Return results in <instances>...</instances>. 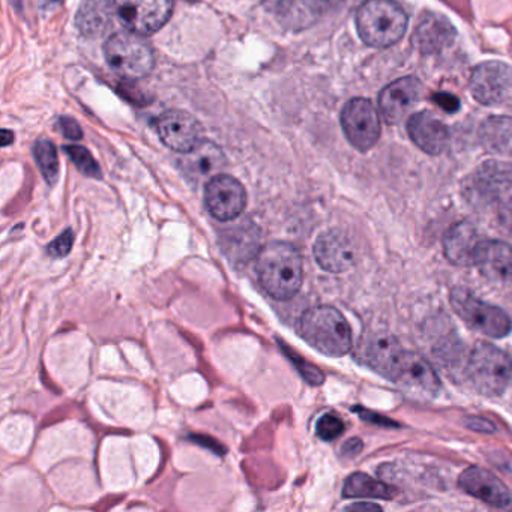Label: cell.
<instances>
[{
  "label": "cell",
  "mask_w": 512,
  "mask_h": 512,
  "mask_svg": "<svg viewBox=\"0 0 512 512\" xmlns=\"http://www.w3.org/2000/svg\"><path fill=\"white\" fill-rule=\"evenodd\" d=\"M272 5L286 25L296 28L313 25L331 7L328 0H274Z\"/></svg>",
  "instance_id": "obj_24"
},
{
  "label": "cell",
  "mask_w": 512,
  "mask_h": 512,
  "mask_svg": "<svg viewBox=\"0 0 512 512\" xmlns=\"http://www.w3.org/2000/svg\"><path fill=\"white\" fill-rule=\"evenodd\" d=\"M113 5L122 25L139 35L160 31L173 13V0H113Z\"/></svg>",
  "instance_id": "obj_7"
},
{
  "label": "cell",
  "mask_w": 512,
  "mask_h": 512,
  "mask_svg": "<svg viewBox=\"0 0 512 512\" xmlns=\"http://www.w3.org/2000/svg\"><path fill=\"white\" fill-rule=\"evenodd\" d=\"M482 277L494 283L512 278V247L497 239H481L476 248L475 265Z\"/></svg>",
  "instance_id": "obj_18"
},
{
  "label": "cell",
  "mask_w": 512,
  "mask_h": 512,
  "mask_svg": "<svg viewBox=\"0 0 512 512\" xmlns=\"http://www.w3.org/2000/svg\"><path fill=\"white\" fill-rule=\"evenodd\" d=\"M460 487L470 496L496 506V508H511L512 497L502 481L488 470L481 467H469L458 479Z\"/></svg>",
  "instance_id": "obj_16"
},
{
  "label": "cell",
  "mask_w": 512,
  "mask_h": 512,
  "mask_svg": "<svg viewBox=\"0 0 512 512\" xmlns=\"http://www.w3.org/2000/svg\"><path fill=\"white\" fill-rule=\"evenodd\" d=\"M74 244V232L71 229L65 230L64 233L58 236L52 244L47 247L50 256L52 257H65L70 254L71 248Z\"/></svg>",
  "instance_id": "obj_31"
},
{
  "label": "cell",
  "mask_w": 512,
  "mask_h": 512,
  "mask_svg": "<svg viewBox=\"0 0 512 512\" xmlns=\"http://www.w3.org/2000/svg\"><path fill=\"white\" fill-rule=\"evenodd\" d=\"M343 0H328V4L331 5V7H334V5L341 4Z\"/></svg>",
  "instance_id": "obj_37"
},
{
  "label": "cell",
  "mask_w": 512,
  "mask_h": 512,
  "mask_svg": "<svg viewBox=\"0 0 512 512\" xmlns=\"http://www.w3.org/2000/svg\"><path fill=\"white\" fill-rule=\"evenodd\" d=\"M479 142L491 154L512 155V118L491 116L479 128Z\"/></svg>",
  "instance_id": "obj_25"
},
{
  "label": "cell",
  "mask_w": 512,
  "mask_h": 512,
  "mask_svg": "<svg viewBox=\"0 0 512 512\" xmlns=\"http://www.w3.org/2000/svg\"><path fill=\"white\" fill-rule=\"evenodd\" d=\"M65 152L83 175L89 176V178H101L100 166L88 149L82 148V146H67Z\"/></svg>",
  "instance_id": "obj_28"
},
{
  "label": "cell",
  "mask_w": 512,
  "mask_h": 512,
  "mask_svg": "<svg viewBox=\"0 0 512 512\" xmlns=\"http://www.w3.org/2000/svg\"><path fill=\"white\" fill-rule=\"evenodd\" d=\"M457 37L452 23L440 14L427 13L419 19L412 43L422 55H437L448 49Z\"/></svg>",
  "instance_id": "obj_17"
},
{
  "label": "cell",
  "mask_w": 512,
  "mask_h": 512,
  "mask_svg": "<svg viewBox=\"0 0 512 512\" xmlns=\"http://www.w3.org/2000/svg\"><path fill=\"white\" fill-rule=\"evenodd\" d=\"M347 499H394L397 491L365 473H353L347 478L343 488Z\"/></svg>",
  "instance_id": "obj_26"
},
{
  "label": "cell",
  "mask_w": 512,
  "mask_h": 512,
  "mask_svg": "<svg viewBox=\"0 0 512 512\" xmlns=\"http://www.w3.org/2000/svg\"><path fill=\"white\" fill-rule=\"evenodd\" d=\"M341 128L353 148L367 152L379 142L380 119L376 107L365 98H353L341 112Z\"/></svg>",
  "instance_id": "obj_8"
},
{
  "label": "cell",
  "mask_w": 512,
  "mask_h": 512,
  "mask_svg": "<svg viewBox=\"0 0 512 512\" xmlns=\"http://www.w3.org/2000/svg\"><path fill=\"white\" fill-rule=\"evenodd\" d=\"M316 433L325 442H332L344 433V422L334 413H326L317 421Z\"/></svg>",
  "instance_id": "obj_29"
},
{
  "label": "cell",
  "mask_w": 512,
  "mask_h": 512,
  "mask_svg": "<svg viewBox=\"0 0 512 512\" xmlns=\"http://www.w3.org/2000/svg\"><path fill=\"white\" fill-rule=\"evenodd\" d=\"M362 449V443L359 439H350L349 442L344 443L343 451L344 455H349V457H353V455L358 454Z\"/></svg>",
  "instance_id": "obj_34"
},
{
  "label": "cell",
  "mask_w": 512,
  "mask_h": 512,
  "mask_svg": "<svg viewBox=\"0 0 512 512\" xmlns=\"http://www.w3.org/2000/svg\"><path fill=\"white\" fill-rule=\"evenodd\" d=\"M512 188V166L503 161L482 163L464 184V194L473 202H491Z\"/></svg>",
  "instance_id": "obj_12"
},
{
  "label": "cell",
  "mask_w": 512,
  "mask_h": 512,
  "mask_svg": "<svg viewBox=\"0 0 512 512\" xmlns=\"http://www.w3.org/2000/svg\"><path fill=\"white\" fill-rule=\"evenodd\" d=\"M389 380L416 394L436 395L440 389V380L433 367L418 353L404 349L392 367Z\"/></svg>",
  "instance_id": "obj_11"
},
{
  "label": "cell",
  "mask_w": 512,
  "mask_h": 512,
  "mask_svg": "<svg viewBox=\"0 0 512 512\" xmlns=\"http://www.w3.org/2000/svg\"><path fill=\"white\" fill-rule=\"evenodd\" d=\"M161 142L179 154H187L202 142V125L190 113L182 110H169L157 122Z\"/></svg>",
  "instance_id": "obj_14"
},
{
  "label": "cell",
  "mask_w": 512,
  "mask_h": 512,
  "mask_svg": "<svg viewBox=\"0 0 512 512\" xmlns=\"http://www.w3.org/2000/svg\"><path fill=\"white\" fill-rule=\"evenodd\" d=\"M452 308L467 326L491 338H503L512 331V320L502 308L487 304L469 290L455 287L449 296Z\"/></svg>",
  "instance_id": "obj_6"
},
{
  "label": "cell",
  "mask_w": 512,
  "mask_h": 512,
  "mask_svg": "<svg viewBox=\"0 0 512 512\" xmlns=\"http://www.w3.org/2000/svg\"><path fill=\"white\" fill-rule=\"evenodd\" d=\"M11 140H14L13 134H11L10 131L5 130L4 134H2V145H10Z\"/></svg>",
  "instance_id": "obj_36"
},
{
  "label": "cell",
  "mask_w": 512,
  "mask_h": 512,
  "mask_svg": "<svg viewBox=\"0 0 512 512\" xmlns=\"http://www.w3.org/2000/svg\"><path fill=\"white\" fill-rule=\"evenodd\" d=\"M479 242L481 239L472 224L458 223L446 232L443 238V253L454 265L473 266Z\"/></svg>",
  "instance_id": "obj_22"
},
{
  "label": "cell",
  "mask_w": 512,
  "mask_h": 512,
  "mask_svg": "<svg viewBox=\"0 0 512 512\" xmlns=\"http://www.w3.org/2000/svg\"><path fill=\"white\" fill-rule=\"evenodd\" d=\"M436 106L440 109L445 110L446 113H457L460 110V100L455 95L448 94V92H437L431 97Z\"/></svg>",
  "instance_id": "obj_32"
},
{
  "label": "cell",
  "mask_w": 512,
  "mask_h": 512,
  "mask_svg": "<svg viewBox=\"0 0 512 512\" xmlns=\"http://www.w3.org/2000/svg\"><path fill=\"white\" fill-rule=\"evenodd\" d=\"M424 86L416 77H403L386 86L379 95V109L388 124L403 122L418 106Z\"/></svg>",
  "instance_id": "obj_13"
},
{
  "label": "cell",
  "mask_w": 512,
  "mask_h": 512,
  "mask_svg": "<svg viewBox=\"0 0 512 512\" xmlns=\"http://www.w3.org/2000/svg\"><path fill=\"white\" fill-rule=\"evenodd\" d=\"M35 161L49 184H56L59 178L58 151L50 140L35 143Z\"/></svg>",
  "instance_id": "obj_27"
},
{
  "label": "cell",
  "mask_w": 512,
  "mask_h": 512,
  "mask_svg": "<svg viewBox=\"0 0 512 512\" xmlns=\"http://www.w3.org/2000/svg\"><path fill=\"white\" fill-rule=\"evenodd\" d=\"M283 349L284 353L287 355V358H289L290 361L295 364V367L298 368L299 373L302 374V377H304V379L307 380L310 385H320V383L323 382L325 376H323L322 371L317 370V368L314 367V365H311L310 362H307L305 359H302L301 356L296 355L293 350L287 349V347H283Z\"/></svg>",
  "instance_id": "obj_30"
},
{
  "label": "cell",
  "mask_w": 512,
  "mask_h": 512,
  "mask_svg": "<svg viewBox=\"0 0 512 512\" xmlns=\"http://www.w3.org/2000/svg\"><path fill=\"white\" fill-rule=\"evenodd\" d=\"M104 58L109 67L127 80H139L154 70V53L145 40L134 32H118L104 44Z\"/></svg>",
  "instance_id": "obj_5"
},
{
  "label": "cell",
  "mask_w": 512,
  "mask_h": 512,
  "mask_svg": "<svg viewBox=\"0 0 512 512\" xmlns=\"http://www.w3.org/2000/svg\"><path fill=\"white\" fill-rule=\"evenodd\" d=\"M403 347L389 334L365 335L359 343L358 356L371 370L389 379L392 367Z\"/></svg>",
  "instance_id": "obj_20"
},
{
  "label": "cell",
  "mask_w": 512,
  "mask_h": 512,
  "mask_svg": "<svg viewBox=\"0 0 512 512\" xmlns=\"http://www.w3.org/2000/svg\"><path fill=\"white\" fill-rule=\"evenodd\" d=\"M470 94L484 106H500L512 98V68L503 62L478 65L469 82Z\"/></svg>",
  "instance_id": "obj_9"
},
{
  "label": "cell",
  "mask_w": 512,
  "mask_h": 512,
  "mask_svg": "<svg viewBox=\"0 0 512 512\" xmlns=\"http://www.w3.org/2000/svg\"><path fill=\"white\" fill-rule=\"evenodd\" d=\"M407 14L394 0H367L356 13V29L367 46H394L406 34Z\"/></svg>",
  "instance_id": "obj_3"
},
{
  "label": "cell",
  "mask_w": 512,
  "mask_h": 512,
  "mask_svg": "<svg viewBox=\"0 0 512 512\" xmlns=\"http://www.w3.org/2000/svg\"><path fill=\"white\" fill-rule=\"evenodd\" d=\"M466 373L476 391L496 397L503 394L511 382L512 362L499 347L478 343L467 358Z\"/></svg>",
  "instance_id": "obj_4"
},
{
  "label": "cell",
  "mask_w": 512,
  "mask_h": 512,
  "mask_svg": "<svg viewBox=\"0 0 512 512\" xmlns=\"http://www.w3.org/2000/svg\"><path fill=\"white\" fill-rule=\"evenodd\" d=\"M115 5L109 0H83L76 17V25L88 38L103 37L113 25Z\"/></svg>",
  "instance_id": "obj_23"
},
{
  "label": "cell",
  "mask_w": 512,
  "mask_h": 512,
  "mask_svg": "<svg viewBox=\"0 0 512 512\" xmlns=\"http://www.w3.org/2000/svg\"><path fill=\"white\" fill-rule=\"evenodd\" d=\"M317 265L332 274L349 271L355 263V248L341 230H328L314 242Z\"/></svg>",
  "instance_id": "obj_15"
},
{
  "label": "cell",
  "mask_w": 512,
  "mask_h": 512,
  "mask_svg": "<svg viewBox=\"0 0 512 512\" xmlns=\"http://www.w3.org/2000/svg\"><path fill=\"white\" fill-rule=\"evenodd\" d=\"M410 140L428 155H440L449 143V130L445 124L427 112L415 113L407 122Z\"/></svg>",
  "instance_id": "obj_19"
},
{
  "label": "cell",
  "mask_w": 512,
  "mask_h": 512,
  "mask_svg": "<svg viewBox=\"0 0 512 512\" xmlns=\"http://www.w3.org/2000/svg\"><path fill=\"white\" fill-rule=\"evenodd\" d=\"M181 169L191 181L212 179L224 166V155L215 143L202 140L187 154H182Z\"/></svg>",
  "instance_id": "obj_21"
},
{
  "label": "cell",
  "mask_w": 512,
  "mask_h": 512,
  "mask_svg": "<svg viewBox=\"0 0 512 512\" xmlns=\"http://www.w3.org/2000/svg\"><path fill=\"white\" fill-rule=\"evenodd\" d=\"M296 329L302 340L323 355L338 358L353 346L352 328L337 308H310L299 317Z\"/></svg>",
  "instance_id": "obj_2"
},
{
  "label": "cell",
  "mask_w": 512,
  "mask_h": 512,
  "mask_svg": "<svg viewBox=\"0 0 512 512\" xmlns=\"http://www.w3.org/2000/svg\"><path fill=\"white\" fill-rule=\"evenodd\" d=\"M205 205L212 217L226 223L235 220L244 212L247 191L233 176L217 175L206 184Z\"/></svg>",
  "instance_id": "obj_10"
},
{
  "label": "cell",
  "mask_w": 512,
  "mask_h": 512,
  "mask_svg": "<svg viewBox=\"0 0 512 512\" xmlns=\"http://www.w3.org/2000/svg\"><path fill=\"white\" fill-rule=\"evenodd\" d=\"M59 128L67 139L80 140L83 137L82 128L77 124L74 119L61 118L59 119Z\"/></svg>",
  "instance_id": "obj_33"
},
{
  "label": "cell",
  "mask_w": 512,
  "mask_h": 512,
  "mask_svg": "<svg viewBox=\"0 0 512 512\" xmlns=\"http://www.w3.org/2000/svg\"><path fill=\"white\" fill-rule=\"evenodd\" d=\"M256 274L269 296L287 301L301 290L304 263L295 245L272 241L257 253Z\"/></svg>",
  "instance_id": "obj_1"
},
{
  "label": "cell",
  "mask_w": 512,
  "mask_h": 512,
  "mask_svg": "<svg viewBox=\"0 0 512 512\" xmlns=\"http://www.w3.org/2000/svg\"><path fill=\"white\" fill-rule=\"evenodd\" d=\"M350 511H382L379 505L376 503H355V505L349 506Z\"/></svg>",
  "instance_id": "obj_35"
}]
</instances>
